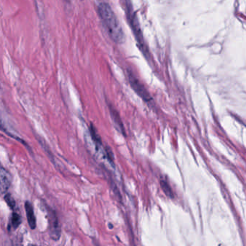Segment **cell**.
<instances>
[{"label": "cell", "instance_id": "obj_1", "mask_svg": "<svg viewBox=\"0 0 246 246\" xmlns=\"http://www.w3.org/2000/svg\"><path fill=\"white\" fill-rule=\"evenodd\" d=\"M99 17L107 33L114 42L122 43L125 41L122 27L110 4L106 2H100L97 4Z\"/></svg>", "mask_w": 246, "mask_h": 246}, {"label": "cell", "instance_id": "obj_2", "mask_svg": "<svg viewBox=\"0 0 246 246\" xmlns=\"http://www.w3.org/2000/svg\"><path fill=\"white\" fill-rule=\"evenodd\" d=\"M48 220H49V232L50 238L53 240H59L61 237V229L58 217H57L56 214L54 210L49 211Z\"/></svg>", "mask_w": 246, "mask_h": 246}, {"label": "cell", "instance_id": "obj_3", "mask_svg": "<svg viewBox=\"0 0 246 246\" xmlns=\"http://www.w3.org/2000/svg\"><path fill=\"white\" fill-rule=\"evenodd\" d=\"M128 80H129V83L132 89L137 93V95L140 98H142L146 102H149L152 100V98L148 91L147 90L143 84L132 74H128Z\"/></svg>", "mask_w": 246, "mask_h": 246}, {"label": "cell", "instance_id": "obj_4", "mask_svg": "<svg viewBox=\"0 0 246 246\" xmlns=\"http://www.w3.org/2000/svg\"><path fill=\"white\" fill-rule=\"evenodd\" d=\"M127 5L126 6V13H127V16L128 18V20H129L130 24L132 25V30L134 32L135 36L137 37L138 41H139L140 45L143 46V41H142V36L141 33V31H140L139 25H138L137 22V19L136 18V16L134 15V13L132 12V5H128V2H126Z\"/></svg>", "mask_w": 246, "mask_h": 246}, {"label": "cell", "instance_id": "obj_5", "mask_svg": "<svg viewBox=\"0 0 246 246\" xmlns=\"http://www.w3.org/2000/svg\"><path fill=\"white\" fill-rule=\"evenodd\" d=\"M11 181H12V177L10 174L4 167H2L0 172V188L2 194L7 191L11 185Z\"/></svg>", "mask_w": 246, "mask_h": 246}, {"label": "cell", "instance_id": "obj_6", "mask_svg": "<svg viewBox=\"0 0 246 246\" xmlns=\"http://www.w3.org/2000/svg\"><path fill=\"white\" fill-rule=\"evenodd\" d=\"M25 213H26L27 223H28L29 227H31V229H34L36 227V219L35 217V214H34L33 207V206H32L31 202L29 201L25 202Z\"/></svg>", "mask_w": 246, "mask_h": 246}, {"label": "cell", "instance_id": "obj_7", "mask_svg": "<svg viewBox=\"0 0 246 246\" xmlns=\"http://www.w3.org/2000/svg\"><path fill=\"white\" fill-rule=\"evenodd\" d=\"M90 134H91V137H92V139H93V142H95V145L97 147H98V149L101 146H102V141H101V139L100 137V136L97 133V131L95 128H94L93 126H90Z\"/></svg>", "mask_w": 246, "mask_h": 246}, {"label": "cell", "instance_id": "obj_8", "mask_svg": "<svg viewBox=\"0 0 246 246\" xmlns=\"http://www.w3.org/2000/svg\"><path fill=\"white\" fill-rule=\"evenodd\" d=\"M21 222L22 219L20 216L15 212L12 213V217H11V225H12V228L17 229L21 224Z\"/></svg>", "mask_w": 246, "mask_h": 246}, {"label": "cell", "instance_id": "obj_9", "mask_svg": "<svg viewBox=\"0 0 246 246\" xmlns=\"http://www.w3.org/2000/svg\"><path fill=\"white\" fill-rule=\"evenodd\" d=\"M160 185H161V187H162V191H164L165 194H166V196H167L168 197H171V198L173 196V194H172V191L171 188V187H170L168 183H167L166 181H161Z\"/></svg>", "mask_w": 246, "mask_h": 246}, {"label": "cell", "instance_id": "obj_10", "mask_svg": "<svg viewBox=\"0 0 246 246\" xmlns=\"http://www.w3.org/2000/svg\"><path fill=\"white\" fill-rule=\"evenodd\" d=\"M110 111H111V116H112V118H113L114 121L116 123L117 126H118L119 127H120L121 128H122V129H123V126L122 125V123H121V121L120 117H119L118 114L117 113L116 111H114L113 109H112L111 108V109H110Z\"/></svg>", "mask_w": 246, "mask_h": 246}, {"label": "cell", "instance_id": "obj_11", "mask_svg": "<svg viewBox=\"0 0 246 246\" xmlns=\"http://www.w3.org/2000/svg\"><path fill=\"white\" fill-rule=\"evenodd\" d=\"M4 201L7 204L9 207L12 209H14L15 207V199H14V198L11 196L10 194H7L5 196H4Z\"/></svg>", "mask_w": 246, "mask_h": 246}, {"label": "cell", "instance_id": "obj_12", "mask_svg": "<svg viewBox=\"0 0 246 246\" xmlns=\"http://www.w3.org/2000/svg\"><path fill=\"white\" fill-rule=\"evenodd\" d=\"M29 246H37V245H30Z\"/></svg>", "mask_w": 246, "mask_h": 246}]
</instances>
